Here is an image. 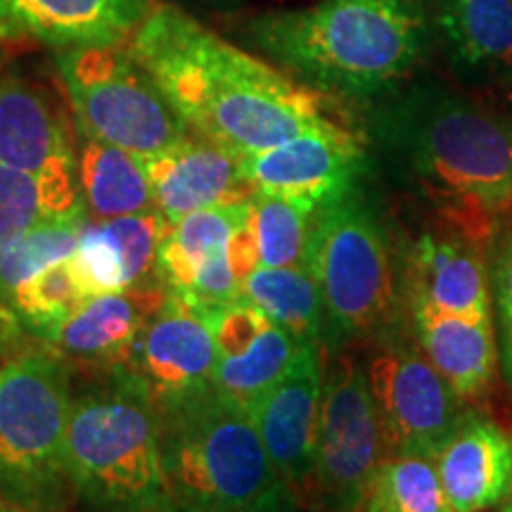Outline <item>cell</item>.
<instances>
[{
  "instance_id": "30",
  "label": "cell",
  "mask_w": 512,
  "mask_h": 512,
  "mask_svg": "<svg viewBox=\"0 0 512 512\" xmlns=\"http://www.w3.org/2000/svg\"><path fill=\"white\" fill-rule=\"evenodd\" d=\"M313 214L316 211L283 197L254 195L252 228L259 242L261 266H306Z\"/></svg>"
},
{
  "instance_id": "9",
  "label": "cell",
  "mask_w": 512,
  "mask_h": 512,
  "mask_svg": "<svg viewBox=\"0 0 512 512\" xmlns=\"http://www.w3.org/2000/svg\"><path fill=\"white\" fill-rule=\"evenodd\" d=\"M380 411L368 373L349 356L325 375L313 489L332 512H354L370 496L384 463Z\"/></svg>"
},
{
  "instance_id": "25",
  "label": "cell",
  "mask_w": 512,
  "mask_h": 512,
  "mask_svg": "<svg viewBox=\"0 0 512 512\" xmlns=\"http://www.w3.org/2000/svg\"><path fill=\"white\" fill-rule=\"evenodd\" d=\"M439 22L467 69L512 67V0H441Z\"/></svg>"
},
{
  "instance_id": "4",
  "label": "cell",
  "mask_w": 512,
  "mask_h": 512,
  "mask_svg": "<svg viewBox=\"0 0 512 512\" xmlns=\"http://www.w3.org/2000/svg\"><path fill=\"white\" fill-rule=\"evenodd\" d=\"M72 396L67 470L83 501L107 512H145L169 498L159 411L126 368Z\"/></svg>"
},
{
  "instance_id": "13",
  "label": "cell",
  "mask_w": 512,
  "mask_h": 512,
  "mask_svg": "<svg viewBox=\"0 0 512 512\" xmlns=\"http://www.w3.org/2000/svg\"><path fill=\"white\" fill-rule=\"evenodd\" d=\"M214 332L176 297L145 325L126 370L140 380L157 408L214 387Z\"/></svg>"
},
{
  "instance_id": "3",
  "label": "cell",
  "mask_w": 512,
  "mask_h": 512,
  "mask_svg": "<svg viewBox=\"0 0 512 512\" xmlns=\"http://www.w3.org/2000/svg\"><path fill=\"white\" fill-rule=\"evenodd\" d=\"M382 138L415 185L458 211L512 204V124L477 102L413 93L382 117Z\"/></svg>"
},
{
  "instance_id": "37",
  "label": "cell",
  "mask_w": 512,
  "mask_h": 512,
  "mask_svg": "<svg viewBox=\"0 0 512 512\" xmlns=\"http://www.w3.org/2000/svg\"><path fill=\"white\" fill-rule=\"evenodd\" d=\"M145 512H188V510H185L183 505H178V503L174 501V498L169 496V498H166L164 503H159L157 508H152V510H145Z\"/></svg>"
},
{
  "instance_id": "38",
  "label": "cell",
  "mask_w": 512,
  "mask_h": 512,
  "mask_svg": "<svg viewBox=\"0 0 512 512\" xmlns=\"http://www.w3.org/2000/svg\"><path fill=\"white\" fill-rule=\"evenodd\" d=\"M0 512H29V510L22 508V505H17L15 501H10V498L0 496Z\"/></svg>"
},
{
  "instance_id": "29",
  "label": "cell",
  "mask_w": 512,
  "mask_h": 512,
  "mask_svg": "<svg viewBox=\"0 0 512 512\" xmlns=\"http://www.w3.org/2000/svg\"><path fill=\"white\" fill-rule=\"evenodd\" d=\"M370 496L389 512H456L441 484L434 458L394 453L377 472Z\"/></svg>"
},
{
  "instance_id": "12",
  "label": "cell",
  "mask_w": 512,
  "mask_h": 512,
  "mask_svg": "<svg viewBox=\"0 0 512 512\" xmlns=\"http://www.w3.org/2000/svg\"><path fill=\"white\" fill-rule=\"evenodd\" d=\"M323 384L320 347H302L292 368L252 408L275 475L297 496L313 486Z\"/></svg>"
},
{
  "instance_id": "31",
  "label": "cell",
  "mask_w": 512,
  "mask_h": 512,
  "mask_svg": "<svg viewBox=\"0 0 512 512\" xmlns=\"http://www.w3.org/2000/svg\"><path fill=\"white\" fill-rule=\"evenodd\" d=\"M69 266L88 297L131 290L117 242L107 230L105 221L83 223L79 245L69 256Z\"/></svg>"
},
{
  "instance_id": "18",
  "label": "cell",
  "mask_w": 512,
  "mask_h": 512,
  "mask_svg": "<svg viewBox=\"0 0 512 512\" xmlns=\"http://www.w3.org/2000/svg\"><path fill=\"white\" fill-rule=\"evenodd\" d=\"M169 292L162 283L88 299L57 332L50 349L64 361L107 370L126 368L145 325L162 309Z\"/></svg>"
},
{
  "instance_id": "27",
  "label": "cell",
  "mask_w": 512,
  "mask_h": 512,
  "mask_svg": "<svg viewBox=\"0 0 512 512\" xmlns=\"http://www.w3.org/2000/svg\"><path fill=\"white\" fill-rule=\"evenodd\" d=\"M88 299L91 297L83 292L67 259L46 268L43 273L34 275L29 283L19 287L10 297L8 306H5V318H8L12 328L27 330L50 344L62 325Z\"/></svg>"
},
{
  "instance_id": "35",
  "label": "cell",
  "mask_w": 512,
  "mask_h": 512,
  "mask_svg": "<svg viewBox=\"0 0 512 512\" xmlns=\"http://www.w3.org/2000/svg\"><path fill=\"white\" fill-rule=\"evenodd\" d=\"M242 512H302V510H299V496L280 482L273 491H268L261 501L249 505V508Z\"/></svg>"
},
{
  "instance_id": "39",
  "label": "cell",
  "mask_w": 512,
  "mask_h": 512,
  "mask_svg": "<svg viewBox=\"0 0 512 512\" xmlns=\"http://www.w3.org/2000/svg\"><path fill=\"white\" fill-rule=\"evenodd\" d=\"M10 330H12V325L8 323V320H5L3 313H0V347H3V344H5V339H8Z\"/></svg>"
},
{
  "instance_id": "19",
  "label": "cell",
  "mask_w": 512,
  "mask_h": 512,
  "mask_svg": "<svg viewBox=\"0 0 512 512\" xmlns=\"http://www.w3.org/2000/svg\"><path fill=\"white\" fill-rule=\"evenodd\" d=\"M434 463L453 510H489L512 486V437L484 415L463 413Z\"/></svg>"
},
{
  "instance_id": "32",
  "label": "cell",
  "mask_w": 512,
  "mask_h": 512,
  "mask_svg": "<svg viewBox=\"0 0 512 512\" xmlns=\"http://www.w3.org/2000/svg\"><path fill=\"white\" fill-rule=\"evenodd\" d=\"M105 226L117 242L128 275V285H150L152 275H157V254L162 238L169 228V221L157 207L138 211V214L105 219Z\"/></svg>"
},
{
  "instance_id": "16",
  "label": "cell",
  "mask_w": 512,
  "mask_h": 512,
  "mask_svg": "<svg viewBox=\"0 0 512 512\" xmlns=\"http://www.w3.org/2000/svg\"><path fill=\"white\" fill-rule=\"evenodd\" d=\"M0 162L36 176L79 178L60 105L27 76H0Z\"/></svg>"
},
{
  "instance_id": "17",
  "label": "cell",
  "mask_w": 512,
  "mask_h": 512,
  "mask_svg": "<svg viewBox=\"0 0 512 512\" xmlns=\"http://www.w3.org/2000/svg\"><path fill=\"white\" fill-rule=\"evenodd\" d=\"M143 162L152 200L169 223L192 211L254 197L252 185L242 174V159L197 136H185Z\"/></svg>"
},
{
  "instance_id": "5",
  "label": "cell",
  "mask_w": 512,
  "mask_h": 512,
  "mask_svg": "<svg viewBox=\"0 0 512 512\" xmlns=\"http://www.w3.org/2000/svg\"><path fill=\"white\" fill-rule=\"evenodd\" d=\"M157 411L166 489L188 512H242L280 484L252 411L216 387Z\"/></svg>"
},
{
  "instance_id": "14",
  "label": "cell",
  "mask_w": 512,
  "mask_h": 512,
  "mask_svg": "<svg viewBox=\"0 0 512 512\" xmlns=\"http://www.w3.org/2000/svg\"><path fill=\"white\" fill-rule=\"evenodd\" d=\"M216 342L214 387L252 411L256 401L292 368L302 344L245 297L209 320Z\"/></svg>"
},
{
  "instance_id": "7",
  "label": "cell",
  "mask_w": 512,
  "mask_h": 512,
  "mask_svg": "<svg viewBox=\"0 0 512 512\" xmlns=\"http://www.w3.org/2000/svg\"><path fill=\"white\" fill-rule=\"evenodd\" d=\"M306 268L316 278L332 344L373 337L389 323L396 302L392 249L354 190L313 214Z\"/></svg>"
},
{
  "instance_id": "22",
  "label": "cell",
  "mask_w": 512,
  "mask_h": 512,
  "mask_svg": "<svg viewBox=\"0 0 512 512\" xmlns=\"http://www.w3.org/2000/svg\"><path fill=\"white\" fill-rule=\"evenodd\" d=\"M79 185L86 207L102 221L155 207L143 157L83 133Z\"/></svg>"
},
{
  "instance_id": "6",
  "label": "cell",
  "mask_w": 512,
  "mask_h": 512,
  "mask_svg": "<svg viewBox=\"0 0 512 512\" xmlns=\"http://www.w3.org/2000/svg\"><path fill=\"white\" fill-rule=\"evenodd\" d=\"M67 361L24 351L0 366V496L29 512H60L74 491L67 470Z\"/></svg>"
},
{
  "instance_id": "20",
  "label": "cell",
  "mask_w": 512,
  "mask_h": 512,
  "mask_svg": "<svg viewBox=\"0 0 512 512\" xmlns=\"http://www.w3.org/2000/svg\"><path fill=\"white\" fill-rule=\"evenodd\" d=\"M415 328L432 366L460 394L479 396L496 373V339L491 318H465L413 304Z\"/></svg>"
},
{
  "instance_id": "28",
  "label": "cell",
  "mask_w": 512,
  "mask_h": 512,
  "mask_svg": "<svg viewBox=\"0 0 512 512\" xmlns=\"http://www.w3.org/2000/svg\"><path fill=\"white\" fill-rule=\"evenodd\" d=\"M83 223H86L83 216L43 221L0 247V313L3 316L5 306L19 287L74 254Z\"/></svg>"
},
{
  "instance_id": "1",
  "label": "cell",
  "mask_w": 512,
  "mask_h": 512,
  "mask_svg": "<svg viewBox=\"0 0 512 512\" xmlns=\"http://www.w3.org/2000/svg\"><path fill=\"white\" fill-rule=\"evenodd\" d=\"M126 48L190 133L240 159L328 121L313 91L176 5H152Z\"/></svg>"
},
{
  "instance_id": "24",
  "label": "cell",
  "mask_w": 512,
  "mask_h": 512,
  "mask_svg": "<svg viewBox=\"0 0 512 512\" xmlns=\"http://www.w3.org/2000/svg\"><path fill=\"white\" fill-rule=\"evenodd\" d=\"M240 292L302 347H318L325 335V316L316 278L309 268L261 266L242 280Z\"/></svg>"
},
{
  "instance_id": "34",
  "label": "cell",
  "mask_w": 512,
  "mask_h": 512,
  "mask_svg": "<svg viewBox=\"0 0 512 512\" xmlns=\"http://www.w3.org/2000/svg\"><path fill=\"white\" fill-rule=\"evenodd\" d=\"M226 256H228L230 271L235 273V278L240 280V285L247 275H252L256 268H261V252L252 228V216H249L240 228H235V233L230 235Z\"/></svg>"
},
{
  "instance_id": "36",
  "label": "cell",
  "mask_w": 512,
  "mask_h": 512,
  "mask_svg": "<svg viewBox=\"0 0 512 512\" xmlns=\"http://www.w3.org/2000/svg\"><path fill=\"white\" fill-rule=\"evenodd\" d=\"M354 512H389V510L384 508V505H382L380 501H377L375 496H368L366 501L358 505V508H356Z\"/></svg>"
},
{
  "instance_id": "8",
  "label": "cell",
  "mask_w": 512,
  "mask_h": 512,
  "mask_svg": "<svg viewBox=\"0 0 512 512\" xmlns=\"http://www.w3.org/2000/svg\"><path fill=\"white\" fill-rule=\"evenodd\" d=\"M55 64L83 136L147 159L190 133L126 46L55 50Z\"/></svg>"
},
{
  "instance_id": "15",
  "label": "cell",
  "mask_w": 512,
  "mask_h": 512,
  "mask_svg": "<svg viewBox=\"0 0 512 512\" xmlns=\"http://www.w3.org/2000/svg\"><path fill=\"white\" fill-rule=\"evenodd\" d=\"M150 0H0V41L53 50L128 46Z\"/></svg>"
},
{
  "instance_id": "21",
  "label": "cell",
  "mask_w": 512,
  "mask_h": 512,
  "mask_svg": "<svg viewBox=\"0 0 512 512\" xmlns=\"http://www.w3.org/2000/svg\"><path fill=\"white\" fill-rule=\"evenodd\" d=\"M413 271L415 302L465 318H491L489 278L472 245L422 235L413 249Z\"/></svg>"
},
{
  "instance_id": "23",
  "label": "cell",
  "mask_w": 512,
  "mask_h": 512,
  "mask_svg": "<svg viewBox=\"0 0 512 512\" xmlns=\"http://www.w3.org/2000/svg\"><path fill=\"white\" fill-rule=\"evenodd\" d=\"M252 200L192 211L169 223L157 254V280L166 287V292L176 294L185 290L195 268L207 256L226 252L235 228L252 216Z\"/></svg>"
},
{
  "instance_id": "2",
  "label": "cell",
  "mask_w": 512,
  "mask_h": 512,
  "mask_svg": "<svg viewBox=\"0 0 512 512\" xmlns=\"http://www.w3.org/2000/svg\"><path fill=\"white\" fill-rule=\"evenodd\" d=\"M252 38L309 86L363 98L411 72L425 19L418 0H318L254 19Z\"/></svg>"
},
{
  "instance_id": "33",
  "label": "cell",
  "mask_w": 512,
  "mask_h": 512,
  "mask_svg": "<svg viewBox=\"0 0 512 512\" xmlns=\"http://www.w3.org/2000/svg\"><path fill=\"white\" fill-rule=\"evenodd\" d=\"M494 294L498 323H501V358L512 384V226L505 230L494 264Z\"/></svg>"
},
{
  "instance_id": "40",
  "label": "cell",
  "mask_w": 512,
  "mask_h": 512,
  "mask_svg": "<svg viewBox=\"0 0 512 512\" xmlns=\"http://www.w3.org/2000/svg\"><path fill=\"white\" fill-rule=\"evenodd\" d=\"M501 512H512V486H510L508 496L503 498V508H501Z\"/></svg>"
},
{
  "instance_id": "26",
  "label": "cell",
  "mask_w": 512,
  "mask_h": 512,
  "mask_svg": "<svg viewBox=\"0 0 512 512\" xmlns=\"http://www.w3.org/2000/svg\"><path fill=\"white\" fill-rule=\"evenodd\" d=\"M79 178H46L0 162V247L50 219L83 216Z\"/></svg>"
},
{
  "instance_id": "10",
  "label": "cell",
  "mask_w": 512,
  "mask_h": 512,
  "mask_svg": "<svg viewBox=\"0 0 512 512\" xmlns=\"http://www.w3.org/2000/svg\"><path fill=\"white\" fill-rule=\"evenodd\" d=\"M387 444L396 453L434 458L463 418L460 394L432 366L408 349H384L368 366Z\"/></svg>"
},
{
  "instance_id": "11",
  "label": "cell",
  "mask_w": 512,
  "mask_h": 512,
  "mask_svg": "<svg viewBox=\"0 0 512 512\" xmlns=\"http://www.w3.org/2000/svg\"><path fill=\"white\" fill-rule=\"evenodd\" d=\"M361 164L358 140L328 119L285 143L242 157V174L254 195L283 197L318 211L354 190Z\"/></svg>"
}]
</instances>
